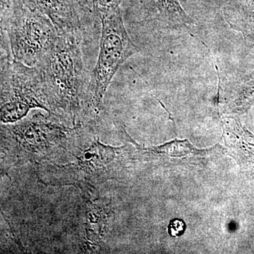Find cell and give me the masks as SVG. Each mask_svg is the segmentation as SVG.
Here are the masks:
<instances>
[{"instance_id":"obj_1","label":"cell","mask_w":254,"mask_h":254,"mask_svg":"<svg viewBox=\"0 0 254 254\" xmlns=\"http://www.w3.org/2000/svg\"><path fill=\"white\" fill-rule=\"evenodd\" d=\"M82 33L58 34L49 53L37 65L50 112L62 110L71 115L84 105L90 74L81 48Z\"/></svg>"},{"instance_id":"obj_2","label":"cell","mask_w":254,"mask_h":254,"mask_svg":"<svg viewBox=\"0 0 254 254\" xmlns=\"http://www.w3.org/2000/svg\"><path fill=\"white\" fill-rule=\"evenodd\" d=\"M1 33L13 58L29 66L41 63L58 36L52 20L22 0H1Z\"/></svg>"},{"instance_id":"obj_3","label":"cell","mask_w":254,"mask_h":254,"mask_svg":"<svg viewBox=\"0 0 254 254\" xmlns=\"http://www.w3.org/2000/svg\"><path fill=\"white\" fill-rule=\"evenodd\" d=\"M102 23L100 51L90 74L85 99V112L98 114L103 108V98L119 68L128 58L139 52L125 28L120 8L98 15Z\"/></svg>"},{"instance_id":"obj_4","label":"cell","mask_w":254,"mask_h":254,"mask_svg":"<svg viewBox=\"0 0 254 254\" xmlns=\"http://www.w3.org/2000/svg\"><path fill=\"white\" fill-rule=\"evenodd\" d=\"M36 108L50 112L39 70L16 61L9 48L1 46V121L17 122Z\"/></svg>"},{"instance_id":"obj_5","label":"cell","mask_w":254,"mask_h":254,"mask_svg":"<svg viewBox=\"0 0 254 254\" xmlns=\"http://www.w3.org/2000/svg\"><path fill=\"white\" fill-rule=\"evenodd\" d=\"M31 9L46 14L58 34L81 33L83 17L74 0H22Z\"/></svg>"},{"instance_id":"obj_6","label":"cell","mask_w":254,"mask_h":254,"mask_svg":"<svg viewBox=\"0 0 254 254\" xmlns=\"http://www.w3.org/2000/svg\"><path fill=\"white\" fill-rule=\"evenodd\" d=\"M144 10L148 19L173 29L190 31L194 23L179 0H145Z\"/></svg>"},{"instance_id":"obj_7","label":"cell","mask_w":254,"mask_h":254,"mask_svg":"<svg viewBox=\"0 0 254 254\" xmlns=\"http://www.w3.org/2000/svg\"><path fill=\"white\" fill-rule=\"evenodd\" d=\"M223 15L230 28L242 33L246 44L254 46V0H246L240 6H227Z\"/></svg>"},{"instance_id":"obj_8","label":"cell","mask_w":254,"mask_h":254,"mask_svg":"<svg viewBox=\"0 0 254 254\" xmlns=\"http://www.w3.org/2000/svg\"><path fill=\"white\" fill-rule=\"evenodd\" d=\"M83 16L98 15L120 8L123 0H74Z\"/></svg>"},{"instance_id":"obj_9","label":"cell","mask_w":254,"mask_h":254,"mask_svg":"<svg viewBox=\"0 0 254 254\" xmlns=\"http://www.w3.org/2000/svg\"><path fill=\"white\" fill-rule=\"evenodd\" d=\"M241 101L248 104L254 98V70L242 78L237 88Z\"/></svg>"},{"instance_id":"obj_10","label":"cell","mask_w":254,"mask_h":254,"mask_svg":"<svg viewBox=\"0 0 254 254\" xmlns=\"http://www.w3.org/2000/svg\"><path fill=\"white\" fill-rule=\"evenodd\" d=\"M186 227V223L181 219H173L168 226L169 235L174 237L181 236L185 233Z\"/></svg>"}]
</instances>
